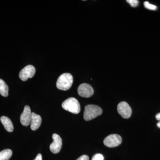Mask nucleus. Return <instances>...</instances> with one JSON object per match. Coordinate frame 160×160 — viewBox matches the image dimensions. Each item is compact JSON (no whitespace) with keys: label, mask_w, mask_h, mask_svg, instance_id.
I'll list each match as a JSON object with an SVG mask.
<instances>
[{"label":"nucleus","mask_w":160,"mask_h":160,"mask_svg":"<svg viewBox=\"0 0 160 160\" xmlns=\"http://www.w3.org/2000/svg\"><path fill=\"white\" fill-rule=\"evenodd\" d=\"M126 2L129 3L130 6L132 7H137L139 4V2L138 0H127Z\"/></svg>","instance_id":"15"},{"label":"nucleus","mask_w":160,"mask_h":160,"mask_svg":"<svg viewBox=\"0 0 160 160\" xmlns=\"http://www.w3.org/2000/svg\"><path fill=\"white\" fill-rule=\"evenodd\" d=\"M76 160H89V157L86 155H83L82 156L78 158Z\"/></svg>","instance_id":"17"},{"label":"nucleus","mask_w":160,"mask_h":160,"mask_svg":"<svg viewBox=\"0 0 160 160\" xmlns=\"http://www.w3.org/2000/svg\"><path fill=\"white\" fill-rule=\"evenodd\" d=\"M42 118L39 115L37 114L34 112H32L31 123H30V128L33 131L36 130L39 128L42 123Z\"/></svg>","instance_id":"10"},{"label":"nucleus","mask_w":160,"mask_h":160,"mask_svg":"<svg viewBox=\"0 0 160 160\" xmlns=\"http://www.w3.org/2000/svg\"><path fill=\"white\" fill-rule=\"evenodd\" d=\"M63 109L74 113L78 114L81 111V106L78 100L74 98H70L63 102L62 104Z\"/></svg>","instance_id":"3"},{"label":"nucleus","mask_w":160,"mask_h":160,"mask_svg":"<svg viewBox=\"0 0 160 160\" xmlns=\"http://www.w3.org/2000/svg\"><path fill=\"white\" fill-rule=\"evenodd\" d=\"M0 120L6 131L9 132H12L13 131L14 127L13 124L9 118L6 116H2L0 118Z\"/></svg>","instance_id":"11"},{"label":"nucleus","mask_w":160,"mask_h":160,"mask_svg":"<svg viewBox=\"0 0 160 160\" xmlns=\"http://www.w3.org/2000/svg\"><path fill=\"white\" fill-rule=\"evenodd\" d=\"M53 142L50 145L49 149L50 151L54 154L58 153L62 147V140L59 135L54 133L52 136Z\"/></svg>","instance_id":"8"},{"label":"nucleus","mask_w":160,"mask_h":160,"mask_svg":"<svg viewBox=\"0 0 160 160\" xmlns=\"http://www.w3.org/2000/svg\"><path fill=\"white\" fill-rule=\"evenodd\" d=\"M11 149H6L0 152V160H9L12 155Z\"/></svg>","instance_id":"13"},{"label":"nucleus","mask_w":160,"mask_h":160,"mask_svg":"<svg viewBox=\"0 0 160 160\" xmlns=\"http://www.w3.org/2000/svg\"><path fill=\"white\" fill-rule=\"evenodd\" d=\"M78 92L80 96L88 98L93 95L94 91L90 85L87 83H83L78 87Z\"/></svg>","instance_id":"7"},{"label":"nucleus","mask_w":160,"mask_h":160,"mask_svg":"<svg viewBox=\"0 0 160 160\" xmlns=\"http://www.w3.org/2000/svg\"><path fill=\"white\" fill-rule=\"evenodd\" d=\"M36 72L35 68L32 65H28L20 72L19 76L22 81H26L34 76Z\"/></svg>","instance_id":"5"},{"label":"nucleus","mask_w":160,"mask_h":160,"mask_svg":"<svg viewBox=\"0 0 160 160\" xmlns=\"http://www.w3.org/2000/svg\"><path fill=\"white\" fill-rule=\"evenodd\" d=\"M144 6L146 9L149 10H156L157 9V7L155 5L150 4L148 2H145L144 3Z\"/></svg>","instance_id":"14"},{"label":"nucleus","mask_w":160,"mask_h":160,"mask_svg":"<svg viewBox=\"0 0 160 160\" xmlns=\"http://www.w3.org/2000/svg\"><path fill=\"white\" fill-rule=\"evenodd\" d=\"M33 160H42V154H40V153L38 154L36 157L35 158V159Z\"/></svg>","instance_id":"18"},{"label":"nucleus","mask_w":160,"mask_h":160,"mask_svg":"<svg viewBox=\"0 0 160 160\" xmlns=\"http://www.w3.org/2000/svg\"><path fill=\"white\" fill-rule=\"evenodd\" d=\"M9 87L3 80L0 79V94L4 97H8Z\"/></svg>","instance_id":"12"},{"label":"nucleus","mask_w":160,"mask_h":160,"mask_svg":"<svg viewBox=\"0 0 160 160\" xmlns=\"http://www.w3.org/2000/svg\"><path fill=\"white\" fill-rule=\"evenodd\" d=\"M157 126L158 128H160V120L159 122H158L157 123Z\"/></svg>","instance_id":"20"},{"label":"nucleus","mask_w":160,"mask_h":160,"mask_svg":"<svg viewBox=\"0 0 160 160\" xmlns=\"http://www.w3.org/2000/svg\"><path fill=\"white\" fill-rule=\"evenodd\" d=\"M32 118L31 109L29 106H26L20 117V122L24 126H27L30 125Z\"/></svg>","instance_id":"9"},{"label":"nucleus","mask_w":160,"mask_h":160,"mask_svg":"<svg viewBox=\"0 0 160 160\" xmlns=\"http://www.w3.org/2000/svg\"><path fill=\"white\" fill-rule=\"evenodd\" d=\"M117 110L119 114L124 118L128 119L131 116V107L126 102H122L119 103L118 105Z\"/></svg>","instance_id":"6"},{"label":"nucleus","mask_w":160,"mask_h":160,"mask_svg":"<svg viewBox=\"0 0 160 160\" xmlns=\"http://www.w3.org/2000/svg\"><path fill=\"white\" fill-rule=\"evenodd\" d=\"M73 83V77L70 73H64L58 78L56 86L60 90L66 91L71 88Z\"/></svg>","instance_id":"1"},{"label":"nucleus","mask_w":160,"mask_h":160,"mask_svg":"<svg viewBox=\"0 0 160 160\" xmlns=\"http://www.w3.org/2000/svg\"><path fill=\"white\" fill-rule=\"evenodd\" d=\"M104 158L102 154L97 153L92 157V160H104Z\"/></svg>","instance_id":"16"},{"label":"nucleus","mask_w":160,"mask_h":160,"mask_svg":"<svg viewBox=\"0 0 160 160\" xmlns=\"http://www.w3.org/2000/svg\"><path fill=\"white\" fill-rule=\"evenodd\" d=\"M102 113V108L97 105H89L85 107L84 117L85 121H89L93 119Z\"/></svg>","instance_id":"2"},{"label":"nucleus","mask_w":160,"mask_h":160,"mask_svg":"<svg viewBox=\"0 0 160 160\" xmlns=\"http://www.w3.org/2000/svg\"><path fill=\"white\" fill-rule=\"evenodd\" d=\"M156 118L157 120L160 121V113H158L156 115Z\"/></svg>","instance_id":"19"},{"label":"nucleus","mask_w":160,"mask_h":160,"mask_svg":"<svg viewBox=\"0 0 160 160\" xmlns=\"http://www.w3.org/2000/svg\"><path fill=\"white\" fill-rule=\"evenodd\" d=\"M122 138L119 135L112 134L106 137L104 140V144L107 147L112 148L118 146L121 144Z\"/></svg>","instance_id":"4"}]
</instances>
